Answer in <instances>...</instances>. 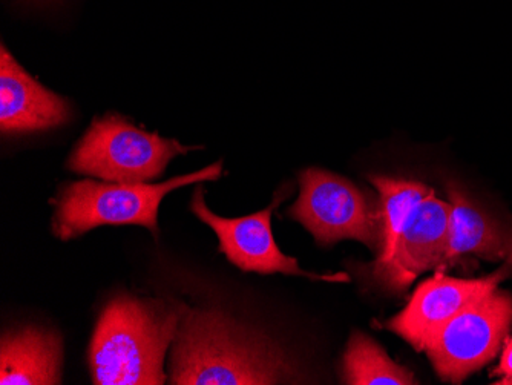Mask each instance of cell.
Here are the masks:
<instances>
[{"label":"cell","instance_id":"16","mask_svg":"<svg viewBox=\"0 0 512 385\" xmlns=\"http://www.w3.org/2000/svg\"><path fill=\"white\" fill-rule=\"evenodd\" d=\"M34 2H39V0H34Z\"/></svg>","mask_w":512,"mask_h":385},{"label":"cell","instance_id":"7","mask_svg":"<svg viewBox=\"0 0 512 385\" xmlns=\"http://www.w3.org/2000/svg\"><path fill=\"white\" fill-rule=\"evenodd\" d=\"M281 201L283 197H276L269 208L247 217L223 218L207 208L203 188H198L192 198L191 209L217 234L220 252L226 255L230 263L240 267L244 272L263 275L284 274L306 277L313 281L348 283L350 277L345 272L330 275L312 274L302 270L296 258L287 257L279 251L278 244L273 238L272 212Z\"/></svg>","mask_w":512,"mask_h":385},{"label":"cell","instance_id":"2","mask_svg":"<svg viewBox=\"0 0 512 385\" xmlns=\"http://www.w3.org/2000/svg\"><path fill=\"white\" fill-rule=\"evenodd\" d=\"M180 307L165 301L119 295L100 313L89 369L97 385H161L166 352L174 344Z\"/></svg>","mask_w":512,"mask_h":385},{"label":"cell","instance_id":"1","mask_svg":"<svg viewBox=\"0 0 512 385\" xmlns=\"http://www.w3.org/2000/svg\"><path fill=\"white\" fill-rule=\"evenodd\" d=\"M180 307L171 384L264 385L301 381L286 353L266 335L217 309Z\"/></svg>","mask_w":512,"mask_h":385},{"label":"cell","instance_id":"4","mask_svg":"<svg viewBox=\"0 0 512 385\" xmlns=\"http://www.w3.org/2000/svg\"><path fill=\"white\" fill-rule=\"evenodd\" d=\"M174 139L138 129L117 114L92 120L68 158V169L109 183L138 185L155 180L171 160L191 151Z\"/></svg>","mask_w":512,"mask_h":385},{"label":"cell","instance_id":"9","mask_svg":"<svg viewBox=\"0 0 512 385\" xmlns=\"http://www.w3.org/2000/svg\"><path fill=\"white\" fill-rule=\"evenodd\" d=\"M512 275V266L503 264L488 277L459 280L437 272L433 278L419 284L410 303L387 323V329L405 339L417 352H422L427 339L451 320L456 313L486 293L493 292Z\"/></svg>","mask_w":512,"mask_h":385},{"label":"cell","instance_id":"15","mask_svg":"<svg viewBox=\"0 0 512 385\" xmlns=\"http://www.w3.org/2000/svg\"><path fill=\"white\" fill-rule=\"evenodd\" d=\"M496 373L505 375L508 378L505 379V382H509L512 379V338L508 339V343H506L505 350L502 353V361H500V366Z\"/></svg>","mask_w":512,"mask_h":385},{"label":"cell","instance_id":"11","mask_svg":"<svg viewBox=\"0 0 512 385\" xmlns=\"http://www.w3.org/2000/svg\"><path fill=\"white\" fill-rule=\"evenodd\" d=\"M445 189L451 215L444 267L462 255H477L488 261L505 260L512 266V224L488 211L459 181L448 178Z\"/></svg>","mask_w":512,"mask_h":385},{"label":"cell","instance_id":"10","mask_svg":"<svg viewBox=\"0 0 512 385\" xmlns=\"http://www.w3.org/2000/svg\"><path fill=\"white\" fill-rule=\"evenodd\" d=\"M68 100L40 85L2 45L0 51V131L4 135L48 131L71 119Z\"/></svg>","mask_w":512,"mask_h":385},{"label":"cell","instance_id":"5","mask_svg":"<svg viewBox=\"0 0 512 385\" xmlns=\"http://www.w3.org/2000/svg\"><path fill=\"white\" fill-rule=\"evenodd\" d=\"M298 200L289 209L321 246L342 240L367 244L378 257L384 237L381 200L347 178L310 168L299 175Z\"/></svg>","mask_w":512,"mask_h":385},{"label":"cell","instance_id":"12","mask_svg":"<svg viewBox=\"0 0 512 385\" xmlns=\"http://www.w3.org/2000/svg\"><path fill=\"white\" fill-rule=\"evenodd\" d=\"M62 338L40 327L4 333L0 347V384H60Z\"/></svg>","mask_w":512,"mask_h":385},{"label":"cell","instance_id":"3","mask_svg":"<svg viewBox=\"0 0 512 385\" xmlns=\"http://www.w3.org/2000/svg\"><path fill=\"white\" fill-rule=\"evenodd\" d=\"M223 163L218 162L192 174L171 178L160 185H125L83 180L60 189L54 214L53 231L68 241L100 226L138 224L158 237V208L169 192L201 181L218 180Z\"/></svg>","mask_w":512,"mask_h":385},{"label":"cell","instance_id":"6","mask_svg":"<svg viewBox=\"0 0 512 385\" xmlns=\"http://www.w3.org/2000/svg\"><path fill=\"white\" fill-rule=\"evenodd\" d=\"M512 324V295L499 287L468 304L427 339L437 375L460 384L496 358Z\"/></svg>","mask_w":512,"mask_h":385},{"label":"cell","instance_id":"13","mask_svg":"<svg viewBox=\"0 0 512 385\" xmlns=\"http://www.w3.org/2000/svg\"><path fill=\"white\" fill-rule=\"evenodd\" d=\"M342 378L352 385H411L417 379L407 367L399 366L373 339L355 332L342 359Z\"/></svg>","mask_w":512,"mask_h":385},{"label":"cell","instance_id":"14","mask_svg":"<svg viewBox=\"0 0 512 385\" xmlns=\"http://www.w3.org/2000/svg\"><path fill=\"white\" fill-rule=\"evenodd\" d=\"M368 180L378 189L382 205V221H384L382 249L375 261H385L390 258L394 246L398 243L399 235L410 218L411 212L434 191L421 181L407 180V178L370 175Z\"/></svg>","mask_w":512,"mask_h":385},{"label":"cell","instance_id":"8","mask_svg":"<svg viewBox=\"0 0 512 385\" xmlns=\"http://www.w3.org/2000/svg\"><path fill=\"white\" fill-rule=\"evenodd\" d=\"M450 201L431 192L411 212L390 258L364 266L368 281L391 293H402L427 270L444 267L450 241Z\"/></svg>","mask_w":512,"mask_h":385}]
</instances>
